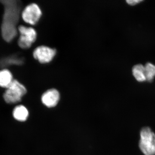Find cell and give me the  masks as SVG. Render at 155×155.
Instances as JSON below:
<instances>
[{
  "instance_id": "6da1fadb",
  "label": "cell",
  "mask_w": 155,
  "mask_h": 155,
  "mask_svg": "<svg viewBox=\"0 0 155 155\" xmlns=\"http://www.w3.org/2000/svg\"><path fill=\"white\" fill-rule=\"evenodd\" d=\"M4 14L2 25V33L5 41H12L17 34V25L19 22L20 4L16 1H2Z\"/></svg>"
},
{
  "instance_id": "7a4b0ae2",
  "label": "cell",
  "mask_w": 155,
  "mask_h": 155,
  "mask_svg": "<svg viewBox=\"0 0 155 155\" xmlns=\"http://www.w3.org/2000/svg\"><path fill=\"white\" fill-rule=\"evenodd\" d=\"M27 90L25 86L17 80H14L11 85L7 88L4 93V100L8 104H16L22 99L26 94Z\"/></svg>"
},
{
  "instance_id": "3957f363",
  "label": "cell",
  "mask_w": 155,
  "mask_h": 155,
  "mask_svg": "<svg viewBox=\"0 0 155 155\" xmlns=\"http://www.w3.org/2000/svg\"><path fill=\"white\" fill-rule=\"evenodd\" d=\"M139 147L145 155H155V134L149 127H144L140 133Z\"/></svg>"
},
{
  "instance_id": "277c9868",
  "label": "cell",
  "mask_w": 155,
  "mask_h": 155,
  "mask_svg": "<svg viewBox=\"0 0 155 155\" xmlns=\"http://www.w3.org/2000/svg\"><path fill=\"white\" fill-rule=\"evenodd\" d=\"M20 36L18 40V44L21 48L28 49L36 41L37 33L32 27L20 25L18 27Z\"/></svg>"
},
{
  "instance_id": "5b68a950",
  "label": "cell",
  "mask_w": 155,
  "mask_h": 155,
  "mask_svg": "<svg viewBox=\"0 0 155 155\" xmlns=\"http://www.w3.org/2000/svg\"><path fill=\"white\" fill-rule=\"evenodd\" d=\"M42 11L35 3L29 4L22 11L21 16L26 23L31 25L36 24L41 18Z\"/></svg>"
},
{
  "instance_id": "8992f818",
  "label": "cell",
  "mask_w": 155,
  "mask_h": 155,
  "mask_svg": "<svg viewBox=\"0 0 155 155\" xmlns=\"http://www.w3.org/2000/svg\"><path fill=\"white\" fill-rule=\"evenodd\" d=\"M57 54L55 49L47 46L41 45L33 51L34 58L41 64H48L53 61Z\"/></svg>"
},
{
  "instance_id": "52a82bcc",
  "label": "cell",
  "mask_w": 155,
  "mask_h": 155,
  "mask_svg": "<svg viewBox=\"0 0 155 155\" xmlns=\"http://www.w3.org/2000/svg\"><path fill=\"white\" fill-rule=\"evenodd\" d=\"M60 99L59 92L56 89H50L42 94L41 101L48 107H54L58 104Z\"/></svg>"
},
{
  "instance_id": "ba28073f",
  "label": "cell",
  "mask_w": 155,
  "mask_h": 155,
  "mask_svg": "<svg viewBox=\"0 0 155 155\" xmlns=\"http://www.w3.org/2000/svg\"><path fill=\"white\" fill-rule=\"evenodd\" d=\"M29 113L25 106L20 105L15 107L13 110V116L14 119L19 122H24L28 119Z\"/></svg>"
},
{
  "instance_id": "9c48e42d",
  "label": "cell",
  "mask_w": 155,
  "mask_h": 155,
  "mask_svg": "<svg viewBox=\"0 0 155 155\" xmlns=\"http://www.w3.org/2000/svg\"><path fill=\"white\" fill-rule=\"evenodd\" d=\"M14 80L12 73L8 69L0 71V87L8 88Z\"/></svg>"
},
{
  "instance_id": "30bf717a",
  "label": "cell",
  "mask_w": 155,
  "mask_h": 155,
  "mask_svg": "<svg viewBox=\"0 0 155 155\" xmlns=\"http://www.w3.org/2000/svg\"><path fill=\"white\" fill-rule=\"evenodd\" d=\"M132 71L133 76L139 82H143L146 81L144 66L140 64L136 65L134 66Z\"/></svg>"
},
{
  "instance_id": "8fae6325",
  "label": "cell",
  "mask_w": 155,
  "mask_h": 155,
  "mask_svg": "<svg viewBox=\"0 0 155 155\" xmlns=\"http://www.w3.org/2000/svg\"><path fill=\"white\" fill-rule=\"evenodd\" d=\"M145 67V75L146 81L152 82L155 76V66L150 63L146 64Z\"/></svg>"
},
{
  "instance_id": "7c38bea8",
  "label": "cell",
  "mask_w": 155,
  "mask_h": 155,
  "mask_svg": "<svg viewBox=\"0 0 155 155\" xmlns=\"http://www.w3.org/2000/svg\"><path fill=\"white\" fill-rule=\"evenodd\" d=\"M143 2V1H141V0H134V1L128 0V1H126V2H127V4L131 6L135 5L141 2Z\"/></svg>"
}]
</instances>
